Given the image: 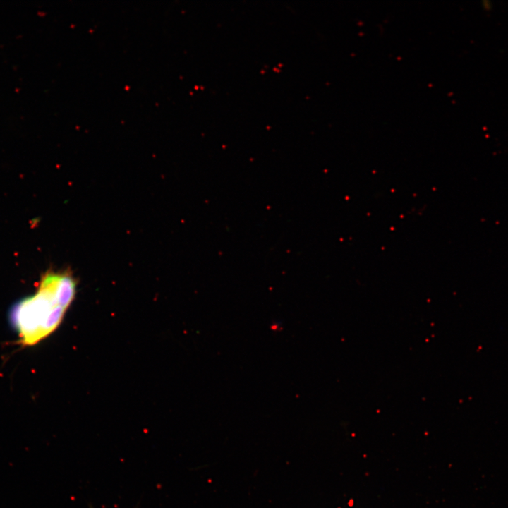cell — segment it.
<instances>
[{
	"label": "cell",
	"instance_id": "1",
	"mask_svg": "<svg viewBox=\"0 0 508 508\" xmlns=\"http://www.w3.org/2000/svg\"><path fill=\"white\" fill-rule=\"evenodd\" d=\"M75 288L68 272L49 271L33 294L12 306L9 322L22 345H35L55 331L73 300Z\"/></svg>",
	"mask_w": 508,
	"mask_h": 508
}]
</instances>
